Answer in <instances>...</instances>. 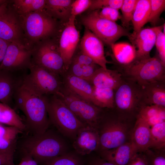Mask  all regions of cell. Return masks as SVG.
Wrapping results in <instances>:
<instances>
[{"label": "cell", "mask_w": 165, "mask_h": 165, "mask_svg": "<svg viewBox=\"0 0 165 165\" xmlns=\"http://www.w3.org/2000/svg\"><path fill=\"white\" fill-rule=\"evenodd\" d=\"M164 24L157 31L155 45L159 53V57L165 65V34L162 31Z\"/></svg>", "instance_id": "39"}, {"label": "cell", "mask_w": 165, "mask_h": 165, "mask_svg": "<svg viewBox=\"0 0 165 165\" xmlns=\"http://www.w3.org/2000/svg\"><path fill=\"white\" fill-rule=\"evenodd\" d=\"M120 72L141 86L165 81V65L158 56L135 60Z\"/></svg>", "instance_id": "7"}, {"label": "cell", "mask_w": 165, "mask_h": 165, "mask_svg": "<svg viewBox=\"0 0 165 165\" xmlns=\"http://www.w3.org/2000/svg\"><path fill=\"white\" fill-rule=\"evenodd\" d=\"M63 84L74 93L95 105L93 86L88 81L66 72L61 77Z\"/></svg>", "instance_id": "19"}, {"label": "cell", "mask_w": 165, "mask_h": 165, "mask_svg": "<svg viewBox=\"0 0 165 165\" xmlns=\"http://www.w3.org/2000/svg\"><path fill=\"white\" fill-rule=\"evenodd\" d=\"M90 165H116L115 164L106 161L99 156L97 157L93 160L90 163Z\"/></svg>", "instance_id": "46"}, {"label": "cell", "mask_w": 165, "mask_h": 165, "mask_svg": "<svg viewBox=\"0 0 165 165\" xmlns=\"http://www.w3.org/2000/svg\"><path fill=\"white\" fill-rule=\"evenodd\" d=\"M82 161L77 156L65 153L40 165H82Z\"/></svg>", "instance_id": "34"}, {"label": "cell", "mask_w": 165, "mask_h": 165, "mask_svg": "<svg viewBox=\"0 0 165 165\" xmlns=\"http://www.w3.org/2000/svg\"><path fill=\"white\" fill-rule=\"evenodd\" d=\"M151 142L149 148H165V122L150 127Z\"/></svg>", "instance_id": "33"}, {"label": "cell", "mask_w": 165, "mask_h": 165, "mask_svg": "<svg viewBox=\"0 0 165 165\" xmlns=\"http://www.w3.org/2000/svg\"><path fill=\"white\" fill-rule=\"evenodd\" d=\"M110 47L115 61L121 67L119 72L135 60L136 49L133 45L128 42H120L115 43Z\"/></svg>", "instance_id": "23"}, {"label": "cell", "mask_w": 165, "mask_h": 165, "mask_svg": "<svg viewBox=\"0 0 165 165\" xmlns=\"http://www.w3.org/2000/svg\"><path fill=\"white\" fill-rule=\"evenodd\" d=\"M130 140L139 152L143 153L149 148L150 127L142 119L136 118L131 132Z\"/></svg>", "instance_id": "21"}, {"label": "cell", "mask_w": 165, "mask_h": 165, "mask_svg": "<svg viewBox=\"0 0 165 165\" xmlns=\"http://www.w3.org/2000/svg\"><path fill=\"white\" fill-rule=\"evenodd\" d=\"M10 43L0 38V65L4 58Z\"/></svg>", "instance_id": "45"}, {"label": "cell", "mask_w": 165, "mask_h": 165, "mask_svg": "<svg viewBox=\"0 0 165 165\" xmlns=\"http://www.w3.org/2000/svg\"><path fill=\"white\" fill-rule=\"evenodd\" d=\"M19 17L25 45L30 49H32V46L38 42L49 38L57 31V24L56 19L48 14L44 9Z\"/></svg>", "instance_id": "4"}, {"label": "cell", "mask_w": 165, "mask_h": 165, "mask_svg": "<svg viewBox=\"0 0 165 165\" xmlns=\"http://www.w3.org/2000/svg\"><path fill=\"white\" fill-rule=\"evenodd\" d=\"M46 96L49 122L64 136L74 140L86 126L58 97Z\"/></svg>", "instance_id": "5"}, {"label": "cell", "mask_w": 165, "mask_h": 165, "mask_svg": "<svg viewBox=\"0 0 165 165\" xmlns=\"http://www.w3.org/2000/svg\"><path fill=\"white\" fill-rule=\"evenodd\" d=\"M80 46L81 52L100 67L107 69V64L112 63L106 58L103 42L86 28L81 39Z\"/></svg>", "instance_id": "15"}, {"label": "cell", "mask_w": 165, "mask_h": 165, "mask_svg": "<svg viewBox=\"0 0 165 165\" xmlns=\"http://www.w3.org/2000/svg\"><path fill=\"white\" fill-rule=\"evenodd\" d=\"M20 143L22 156L31 157L39 165L65 153V145L60 136L48 130L39 135L25 136Z\"/></svg>", "instance_id": "3"}, {"label": "cell", "mask_w": 165, "mask_h": 165, "mask_svg": "<svg viewBox=\"0 0 165 165\" xmlns=\"http://www.w3.org/2000/svg\"><path fill=\"white\" fill-rule=\"evenodd\" d=\"M10 1H8L7 2L0 6V16L7 10Z\"/></svg>", "instance_id": "47"}, {"label": "cell", "mask_w": 165, "mask_h": 165, "mask_svg": "<svg viewBox=\"0 0 165 165\" xmlns=\"http://www.w3.org/2000/svg\"><path fill=\"white\" fill-rule=\"evenodd\" d=\"M161 27L142 28L130 41L136 49L135 60L151 57L150 52L155 45L157 33Z\"/></svg>", "instance_id": "17"}, {"label": "cell", "mask_w": 165, "mask_h": 165, "mask_svg": "<svg viewBox=\"0 0 165 165\" xmlns=\"http://www.w3.org/2000/svg\"><path fill=\"white\" fill-rule=\"evenodd\" d=\"M17 86L8 72L0 70V102L8 105Z\"/></svg>", "instance_id": "29"}, {"label": "cell", "mask_w": 165, "mask_h": 165, "mask_svg": "<svg viewBox=\"0 0 165 165\" xmlns=\"http://www.w3.org/2000/svg\"><path fill=\"white\" fill-rule=\"evenodd\" d=\"M123 75L118 70L99 67L94 72L90 82L94 87L116 90L121 83Z\"/></svg>", "instance_id": "20"}, {"label": "cell", "mask_w": 165, "mask_h": 165, "mask_svg": "<svg viewBox=\"0 0 165 165\" xmlns=\"http://www.w3.org/2000/svg\"><path fill=\"white\" fill-rule=\"evenodd\" d=\"M12 6L19 16L44 9L46 0H14Z\"/></svg>", "instance_id": "30"}, {"label": "cell", "mask_w": 165, "mask_h": 165, "mask_svg": "<svg viewBox=\"0 0 165 165\" xmlns=\"http://www.w3.org/2000/svg\"><path fill=\"white\" fill-rule=\"evenodd\" d=\"M137 118L145 121L150 127L165 122V107L156 105L144 106Z\"/></svg>", "instance_id": "27"}, {"label": "cell", "mask_w": 165, "mask_h": 165, "mask_svg": "<svg viewBox=\"0 0 165 165\" xmlns=\"http://www.w3.org/2000/svg\"><path fill=\"white\" fill-rule=\"evenodd\" d=\"M75 17L71 15L67 22L61 33L58 45L59 52L63 60L67 71L79 41V32L75 24Z\"/></svg>", "instance_id": "14"}, {"label": "cell", "mask_w": 165, "mask_h": 165, "mask_svg": "<svg viewBox=\"0 0 165 165\" xmlns=\"http://www.w3.org/2000/svg\"><path fill=\"white\" fill-rule=\"evenodd\" d=\"M0 38L26 46L19 16L9 5L7 10L0 16Z\"/></svg>", "instance_id": "13"}, {"label": "cell", "mask_w": 165, "mask_h": 165, "mask_svg": "<svg viewBox=\"0 0 165 165\" xmlns=\"http://www.w3.org/2000/svg\"><path fill=\"white\" fill-rule=\"evenodd\" d=\"M150 9L148 22L155 25L165 8V0H150Z\"/></svg>", "instance_id": "37"}, {"label": "cell", "mask_w": 165, "mask_h": 165, "mask_svg": "<svg viewBox=\"0 0 165 165\" xmlns=\"http://www.w3.org/2000/svg\"><path fill=\"white\" fill-rule=\"evenodd\" d=\"M101 9V11L99 12L101 17L114 22L121 19V16L118 10L108 6Z\"/></svg>", "instance_id": "41"}, {"label": "cell", "mask_w": 165, "mask_h": 165, "mask_svg": "<svg viewBox=\"0 0 165 165\" xmlns=\"http://www.w3.org/2000/svg\"><path fill=\"white\" fill-rule=\"evenodd\" d=\"M20 163L18 165H28V156H23Z\"/></svg>", "instance_id": "49"}, {"label": "cell", "mask_w": 165, "mask_h": 165, "mask_svg": "<svg viewBox=\"0 0 165 165\" xmlns=\"http://www.w3.org/2000/svg\"><path fill=\"white\" fill-rule=\"evenodd\" d=\"M23 132L16 127L0 124V152L15 151L18 136Z\"/></svg>", "instance_id": "26"}, {"label": "cell", "mask_w": 165, "mask_h": 165, "mask_svg": "<svg viewBox=\"0 0 165 165\" xmlns=\"http://www.w3.org/2000/svg\"><path fill=\"white\" fill-rule=\"evenodd\" d=\"M99 145V136L96 129L87 125L79 131L73 144L76 152L82 156L97 151Z\"/></svg>", "instance_id": "16"}, {"label": "cell", "mask_w": 165, "mask_h": 165, "mask_svg": "<svg viewBox=\"0 0 165 165\" xmlns=\"http://www.w3.org/2000/svg\"><path fill=\"white\" fill-rule=\"evenodd\" d=\"M13 97L16 107L25 116L26 130L33 135L41 134L46 132L50 123L46 96L23 81L17 86Z\"/></svg>", "instance_id": "1"}, {"label": "cell", "mask_w": 165, "mask_h": 165, "mask_svg": "<svg viewBox=\"0 0 165 165\" xmlns=\"http://www.w3.org/2000/svg\"><path fill=\"white\" fill-rule=\"evenodd\" d=\"M33 52V48H29L23 45L10 42L0 65V70L9 72L29 68L31 63Z\"/></svg>", "instance_id": "12"}, {"label": "cell", "mask_w": 165, "mask_h": 165, "mask_svg": "<svg viewBox=\"0 0 165 165\" xmlns=\"http://www.w3.org/2000/svg\"><path fill=\"white\" fill-rule=\"evenodd\" d=\"M127 165H148V164L144 153L139 152Z\"/></svg>", "instance_id": "44"}, {"label": "cell", "mask_w": 165, "mask_h": 165, "mask_svg": "<svg viewBox=\"0 0 165 165\" xmlns=\"http://www.w3.org/2000/svg\"><path fill=\"white\" fill-rule=\"evenodd\" d=\"M0 124L16 127L26 131L25 123L15 111L8 105L0 102Z\"/></svg>", "instance_id": "28"}, {"label": "cell", "mask_w": 165, "mask_h": 165, "mask_svg": "<svg viewBox=\"0 0 165 165\" xmlns=\"http://www.w3.org/2000/svg\"><path fill=\"white\" fill-rule=\"evenodd\" d=\"M141 86L145 106L156 105L165 107V81Z\"/></svg>", "instance_id": "22"}, {"label": "cell", "mask_w": 165, "mask_h": 165, "mask_svg": "<svg viewBox=\"0 0 165 165\" xmlns=\"http://www.w3.org/2000/svg\"><path fill=\"white\" fill-rule=\"evenodd\" d=\"M138 0H123L121 7V20L123 27L127 28L131 21Z\"/></svg>", "instance_id": "36"}, {"label": "cell", "mask_w": 165, "mask_h": 165, "mask_svg": "<svg viewBox=\"0 0 165 165\" xmlns=\"http://www.w3.org/2000/svg\"><path fill=\"white\" fill-rule=\"evenodd\" d=\"M139 152L134 144L130 141L112 149L99 152L101 159L116 165H127Z\"/></svg>", "instance_id": "18"}, {"label": "cell", "mask_w": 165, "mask_h": 165, "mask_svg": "<svg viewBox=\"0 0 165 165\" xmlns=\"http://www.w3.org/2000/svg\"><path fill=\"white\" fill-rule=\"evenodd\" d=\"M73 1L46 0L44 10L54 18L68 21L71 16V5Z\"/></svg>", "instance_id": "25"}, {"label": "cell", "mask_w": 165, "mask_h": 165, "mask_svg": "<svg viewBox=\"0 0 165 165\" xmlns=\"http://www.w3.org/2000/svg\"><path fill=\"white\" fill-rule=\"evenodd\" d=\"M99 12V9L91 11L82 18V23L86 28L110 46L122 36L130 38L131 34L127 28L101 17Z\"/></svg>", "instance_id": "8"}, {"label": "cell", "mask_w": 165, "mask_h": 165, "mask_svg": "<svg viewBox=\"0 0 165 165\" xmlns=\"http://www.w3.org/2000/svg\"><path fill=\"white\" fill-rule=\"evenodd\" d=\"M99 67L95 64L87 65L72 62L66 72L90 82L94 72Z\"/></svg>", "instance_id": "32"}, {"label": "cell", "mask_w": 165, "mask_h": 165, "mask_svg": "<svg viewBox=\"0 0 165 165\" xmlns=\"http://www.w3.org/2000/svg\"><path fill=\"white\" fill-rule=\"evenodd\" d=\"M143 153L148 165H165V148L159 149L148 148Z\"/></svg>", "instance_id": "35"}, {"label": "cell", "mask_w": 165, "mask_h": 165, "mask_svg": "<svg viewBox=\"0 0 165 165\" xmlns=\"http://www.w3.org/2000/svg\"><path fill=\"white\" fill-rule=\"evenodd\" d=\"M8 0H0V6L7 2Z\"/></svg>", "instance_id": "50"}, {"label": "cell", "mask_w": 165, "mask_h": 165, "mask_svg": "<svg viewBox=\"0 0 165 165\" xmlns=\"http://www.w3.org/2000/svg\"><path fill=\"white\" fill-rule=\"evenodd\" d=\"M93 92L96 106L102 108L112 109L114 108V90L93 86Z\"/></svg>", "instance_id": "31"}, {"label": "cell", "mask_w": 165, "mask_h": 165, "mask_svg": "<svg viewBox=\"0 0 165 165\" xmlns=\"http://www.w3.org/2000/svg\"><path fill=\"white\" fill-rule=\"evenodd\" d=\"M150 9V0H138L133 15L132 21L133 31L130 37L133 39L143 27L148 22Z\"/></svg>", "instance_id": "24"}, {"label": "cell", "mask_w": 165, "mask_h": 165, "mask_svg": "<svg viewBox=\"0 0 165 165\" xmlns=\"http://www.w3.org/2000/svg\"><path fill=\"white\" fill-rule=\"evenodd\" d=\"M72 62L80 64L87 65L95 64L90 58L83 53L81 51L78 53L74 54Z\"/></svg>", "instance_id": "42"}, {"label": "cell", "mask_w": 165, "mask_h": 165, "mask_svg": "<svg viewBox=\"0 0 165 165\" xmlns=\"http://www.w3.org/2000/svg\"><path fill=\"white\" fill-rule=\"evenodd\" d=\"M123 0H92L89 9L91 11L98 10L105 7L120 9Z\"/></svg>", "instance_id": "38"}, {"label": "cell", "mask_w": 165, "mask_h": 165, "mask_svg": "<svg viewBox=\"0 0 165 165\" xmlns=\"http://www.w3.org/2000/svg\"><path fill=\"white\" fill-rule=\"evenodd\" d=\"M136 119L123 116L114 108H105L95 127L99 138L97 151L115 148L131 141Z\"/></svg>", "instance_id": "2"}, {"label": "cell", "mask_w": 165, "mask_h": 165, "mask_svg": "<svg viewBox=\"0 0 165 165\" xmlns=\"http://www.w3.org/2000/svg\"><path fill=\"white\" fill-rule=\"evenodd\" d=\"M56 96L62 100L82 122L95 128L104 108L87 102L63 83L60 90Z\"/></svg>", "instance_id": "9"}, {"label": "cell", "mask_w": 165, "mask_h": 165, "mask_svg": "<svg viewBox=\"0 0 165 165\" xmlns=\"http://www.w3.org/2000/svg\"><path fill=\"white\" fill-rule=\"evenodd\" d=\"M114 108L121 115L131 119H136L140 110L145 106L141 86L124 76L121 83L114 90Z\"/></svg>", "instance_id": "6"}, {"label": "cell", "mask_w": 165, "mask_h": 165, "mask_svg": "<svg viewBox=\"0 0 165 165\" xmlns=\"http://www.w3.org/2000/svg\"><path fill=\"white\" fill-rule=\"evenodd\" d=\"M14 152H0V165H15L13 160Z\"/></svg>", "instance_id": "43"}, {"label": "cell", "mask_w": 165, "mask_h": 165, "mask_svg": "<svg viewBox=\"0 0 165 165\" xmlns=\"http://www.w3.org/2000/svg\"><path fill=\"white\" fill-rule=\"evenodd\" d=\"M29 74L23 81L44 96L56 95L63 85L62 77L39 66L31 63Z\"/></svg>", "instance_id": "11"}, {"label": "cell", "mask_w": 165, "mask_h": 165, "mask_svg": "<svg viewBox=\"0 0 165 165\" xmlns=\"http://www.w3.org/2000/svg\"><path fill=\"white\" fill-rule=\"evenodd\" d=\"M31 64L47 69L62 77L66 72L58 45L49 38L40 42L32 48Z\"/></svg>", "instance_id": "10"}, {"label": "cell", "mask_w": 165, "mask_h": 165, "mask_svg": "<svg viewBox=\"0 0 165 165\" xmlns=\"http://www.w3.org/2000/svg\"><path fill=\"white\" fill-rule=\"evenodd\" d=\"M92 1L91 0H74L71 5V15L75 16L89 9Z\"/></svg>", "instance_id": "40"}, {"label": "cell", "mask_w": 165, "mask_h": 165, "mask_svg": "<svg viewBox=\"0 0 165 165\" xmlns=\"http://www.w3.org/2000/svg\"><path fill=\"white\" fill-rule=\"evenodd\" d=\"M28 156V165H39L37 162L31 157L28 156Z\"/></svg>", "instance_id": "48"}]
</instances>
